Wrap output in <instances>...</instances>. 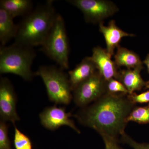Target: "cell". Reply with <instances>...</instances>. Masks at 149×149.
Instances as JSON below:
<instances>
[{
  "label": "cell",
  "instance_id": "obj_1",
  "mask_svg": "<svg viewBox=\"0 0 149 149\" xmlns=\"http://www.w3.org/2000/svg\"><path fill=\"white\" fill-rule=\"evenodd\" d=\"M128 95L106 93L75 115L82 125L94 129L101 136L119 141L125 133L126 119L135 107Z\"/></svg>",
  "mask_w": 149,
  "mask_h": 149
},
{
  "label": "cell",
  "instance_id": "obj_2",
  "mask_svg": "<svg viewBox=\"0 0 149 149\" xmlns=\"http://www.w3.org/2000/svg\"><path fill=\"white\" fill-rule=\"evenodd\" d=\"M58 13L52 1L37 6L17 25L15 43L33 47L42 45L53 26Z\"/></svg>",
  "mask_w": 149,
  "mask_h": 149
},
{
  "label": "cell",
  "instance_id": "obj_3",
  "mask_svg": "<svg viewBox=\"0 0 149 149\" xmlns=\"http://www.w3.org/2000/svg\"><path fill=\"white\" fill-rule=\"evenodd\" d=\"M33 47L14 43L0 47V73H11L31 81L35 75L31 68L36 56Z\"/></svg>",
  "mask_w": 149,
  "mask_h": 149
},
{
  "label": "cell",
  "instance_id": "obj_4",
  "mask_svg": "<svg viewBox=\"0 0 149 149\" xmlns=\"http://www.w3.org/2000/svg\"><path fill=\"white\" fill-rule=\"evenodd\" d=\"M63 70L54 66L42 65L35 74L42 80L50 100L56 104H68L72 99V91L68 76Z\"/></svg>",
  "mask_w": 149,
  "mask_h": 149
},
{
  "label": "cell",
  "instance_id": "obj_5",
  "mask_svg": "<svg viewBox=\"0 0 149 149\" xmlns=\"http://www.w3.org/2000/svg\"><path fill=\"white\" fill-rule=\"evenodd\" d=\"M42 51L61 69L69 68L68 38L64 19L58 13L50 32L42 46Z\"/></svg>",
  "mask_w": 149,
  "mask_h": 149
},
{
  "label": "cell",
  "instance_id": "obj_6",
  "mask_svg": "<svg viewBox=\"0 0 149 149\" xmlns=\"http://www.w3.org/2000/svg\"><path fill=\"white\" fill-rule=\"evenodd\" d=\"M67 2L83 13L85 21L93 24L104 22L118 11L117 6L106 0H68Z\"/></svg>",
  "mask_w": 149,
  "mask_h": 149
},
{
  "label": "cell",
  "instance_id": "obj_7",
  "mask_svg": "<svg viewBox=\"0 0 149 149\" xmlns=\"http://www.w3.org/2000/svg\"><path fill=\"white\" fill-rule=\"evenodd\" d=\"M72 98L77 106L84 108L107 93L106 80L97 71L72 91Z\"/></svg>",
  "mask_w": 149,
  "mask_h": 149
},
{
  "label": "cell",
  "instance_id": "obj_8",
  "mask_svg": "<svg viewBox=\"0 0 149 149\" xmlns=\"http://www.w3.org/2000/svg\"><path fill=\"white\" fill-rule=\"evenodd\" d=\"M17 96L8 78L0 80V116L3 121H10L15 125L20 119L16 111Z\"/></svg>",
  "mask_w": 149,
  "mask_h": 149
},
{
  "label": "cell",
  "instance_id": "obj_9",
  "mask_svg": "<svg viewBox=\"0 0 149 149\" xmlns=\"http://www.w3.org/2000/svg\"><path fill=\"white\" fill-rule=\"evenodd\" d=\"M71 114L67 113L64 107L54 106L46 108L40 114L42 125L51 130H55L63 125L69 126L75 132L80 133L74 121L70 119Z\"/></svg>",
  "mask_w": 149,
  "mask_h": 149
},
{
  "label": "cell",
  "instance_id": "obj_10",
  "mask_svg": "<svg viewBox=\"0 0 149 149\" xmlns=\"http://www.w3.org/2000/svg\"><path fill=\"white\" fill-rule=\"evenodd\" d=\"M92 59L95 62L100 74L105 80L117 79L118 76V68L114 61L112 60V56L106 49L100 47L93 49Z\"/></svg>",
  "mask_w": 149,
  "mask_h": 149
},
{
  "label": "cell",
  "instance_id": "obj_11",
  "mask_svg": "<svg viewBox=\"0 0 149 149\" xmlns=\"http://www.w3.org/2000/svg\"><path fill=\"white\" fill-rule=\"evenodd\" d=\"M99 30L103 35L106 43V50L112 56L114 55V50L117 49L123 37H134L135 35L123 31L116 25L114 20L109 21L107 26H105L104 22L100 23Z\"/></svg>",
  "mask_w": 149,
  "mask_h": 149
},
{
  "label": "cell",
  "instance_id": "obj_12",
  "mask_svg": "<svg viewBox=\"0 0 149 149\" xmlns=\"http://www.w3.org/2000/svg\"><path fill=\"white\" fill-rule=\"evenodd\" d=\"M97 71V66L91 57L84 58L74 69L68 72V78L72 91Z\"/></svg>",
  "mask_w": 149,
  "mask_h": 149
},
{
  "label": "cell",
  "instance_id": "obj_13",
  "mask_svg": "<svg viewBox=\"0 0 149 149\" xmlns=\"http://www.w3.org/2000/svg\"><path fill=\"white\" fill-rule=\"evenodd\" d=\"M114 58L115 63L118 68L124 66L127 69L141 70L144 68L143 62L138 54L120 45L117 48Z\"/></svg>",
  "mask_w": 149,
  "mask_h": 149
},
{
  "label": "cell",
  "instance_id": "obj_14",
  "mask_svg": "<svg viewBox=\"0 0 149 149\" xmlns=\"http://www.w3.org/2000/svg\"><path fill=\"white\" fill-rule=\"evenodd\" d=\"M141 70L126 69L119 70L117 80L123 84L129 94L140 91L145 88L146 82L141 77Z\"/></svg>",
  "mask_w": 149,
  "mask_h": 149
},
{
  "label": "cell",
  "instance_id": "obj_15",
  "mask_svg": "<svg viewBox=\"0 0 149 149\" xmlns=\"http://www.w3.org/2000/svg\"><path fill=\"white\" fill-rule=\"evenodd\" d=\"M13 17L6 11L0 8V42L1 46H6L13 39H15L17 25L15 24Z\"/></svg>",
  "mask_w": 149,
  "mask_h": 149
},
{
  "label": "cell",
  "instance_id": "obj_16",
  "mask_svg": "<svg viewBox=\"0 0 149 149\" xmlns=\"http://www.w3.org/2000/svg\"><path fill=\"white\" fill-rule=\"evenodd\" d=\"M32 2L30 0H1L0 8L6 11L14 18L26 16L32 11Z\"/></svg>",
  "mask_w": 149,
  "mask_h": 149
},
{
  "label": "cell",
  "instance_id": "obj_17",
  "mask_svg": "<svg viewBox=\"0 0 149 149\" xmlns=\"http://www.w3.org/2000/svg\"><path fill=\"white\" fill-rule=\"evenodd\" d=\"M126 121H133L140 124L149 123V103L144 107H136L130 112Z\"/></svg>",
  "mask_w": 149,
  "mask_h": 149
},
{
  "label": "cell",
  "instance_id": "obj_18",
  "mask_svg": "<svg viewBox=\"0 0 149 149\" xmlns=\"http://www.w3.org/2000/svg\"><path fill=\"white\" fill-rule=\"evenodd\" d=\"M14 145L15 149H32L31 140L15 125Z\"/></svg>",
  "mask_w": 149,
  "mask_h": 149
},
{
  "label": "cell",
  "instance_id": "obj_19",
  "mask_svg": "<svg viewBox=\"0 0 149 149\" xmlns=\"http://www.w3.org/2000/svg\"><path fill=\"white\" fill-rule=\"evenodd\" d=\"M107 93L113 95H128V90L121 82L116 79L106 81Z\"/></svg>",
  "mask_w": 149,
  "mask_h": 149
},
{
  "label": "cell",
  "instance_id": "obj_20",
  "mask_svg": "<svg viewBox=\"0 0 149 149\" xmlns=\"http://www.w3.org/2000/svg\"><path fill=\"white\" fill-rule=\"evenodd\" d=\"M0 149H12L8 135V126L5 121L0 122Z\"/></svg>",
  "mask_w": 149,
  "mask_h": 149
},
{
  "label": "cell",
  "instance_id": "obj_21",
  "mask_svg": "<svg viewBox=\"0 0 149 149\" xmlns=\"http://www.w3.org/2000/svg\"><path fill=\"white\" fill-rule=\"evenodd\" d=\"M120 141L123 143L130 146L133 149H149V143H138L125 133L120 137Z\"/></svg>",
  "mask_w": 149,
  "mask_h": 149
},
{
  "label": "cell",
  "instance_id": "obj_22",
  "mask_svg": "<svg viewBox=\"0 0 149 149\" xmlns=\"http://www.w3.org/2000/svg\"><path fill=\"white\" fill-rule=\"evenodd\" d=\"M127 96L130 101L135 104L137 103H149V91L139 94L136 93L129 94Z\"/></svg>",
  "mask_w": 149,
  "mask_h": 149
},
{
  "label": "cell",
  "instance_id": "obj_23",
  "mask_svg": "<svg viewBox=\"0 0 149 149\" xmlns=\"http://www.w3.org/2000/svg\"><path fill=\"white\" fill-rule=\"evenodd\" d=\"M102 138L104 143L105 149H122L118 144L119 141L104 136Z\"/></svg>",
  "mask_w": 149,
  "mask_h": 149
},
{
  "label": "cell",
  "instance_id": "obj_24",
  "mask_svg": "<svg viewBox=\"0 0 149 149\" xmlns=\"http://www.w3.org/2000/svg\"><path fill=\"white\" fill-rule=\"evenodd\" d=\"M143 63L146 65L147 67V70L148 72L149 73V53L147 55L146 58L143 61Z\"/></svg>",
  "mask_w": 149,
  "mask_h": 149
},
{
  "label": "cell",
  "instance_id": "obj_25",
  "mask_svg": "<svg viewBox=\"0 0 149 149\" xmlns=\"http://www.w3.org/2000/svg\"><path fill=\"white\" fill-rule=\"evenodd\" d=\"M145 88L146 89H149V80L146 82V85H145Z\"/></svg>",
  "mask_w": 149,
  "mask_h": 149
}]
</instances>
